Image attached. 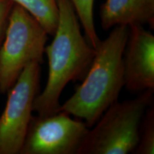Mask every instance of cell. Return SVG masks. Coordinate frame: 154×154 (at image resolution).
<instances>
[{
	"mask_svg": "<svg viewBox=\"0 0 154 154\" xmlns=\"http://www.w3.org/2000/svg\"><path fill=\"white\" fill-rule=\"evenodd\" d=\"M59 20L54 38L45 47L49 70L44 91L35 98L33 111L38 116L57 113L59 99L70 82L85 76L96 49L81 32L80 22L70 0H57Z\"/></svg>",
	"mask_w": 154,
	"mask_h": 154,
	"instance_id": "6da1fadb",
	"label": "cell"
},
{
	"mask_svg": "<svg viewBox=\"0 0 154 154\" xmlns=\"http://www.w3.org/2000/svg\"><path fill=\"white\" fill-rule=\"evenodd\" d=\"M128 34L129 26L119 25L100 42L82 84L58 111L82 119L91 128L117 101L124 86V53Z\"/></svg>",
	"mask_w": 154,
	"mask_h": 154,
	"instance_id": "7a4b0ae2",
	"label": "cell"
},
{
	"mask_svg": "<svg viewBox=\"0 0 154 154\" xmlns=\"http://www.w3.org/2000/svg\"><path fill=\"white\" fill-rule=\"evenodd\" d=\"M153 102V89L135 99L111 105L89 128L76 154H128L134 153L146 110Z\"/></svg>",
	"mask_w": 154,
	"mask_h": 154,
	"instance_id": "3957f363",
	"label": "cell"
},
{
	"mask_svg": "<svg viewBox=\"0 0 154 154\" xmlns=\"http://www.w3.org/2000/svg\"><path fill=\"white\" fill-rule=\"evenodd\" d=\"M0 47V93L9 91L31 62H43L48 33L26 9L14 4Z\"/></svg>",
	"mask_w": 154,
	"mask_h": 154,
	"instance_id": "277c9868",
	"label": "cell"
},
{
	"mask_svg": "<svg viewBox=\"0 0 154 154\" xmlns=\"http://www.w3.org/2000/svg\"><path fill=\"white\" fill-rule=\"evenodd\" d=\"M40 63L25 67L9 90L5 110L0 116V154L20 153L32 121L33 106L38 95Z\"/></svg>",
	"mask_w": 154,
	"mask_h": 154,
	"instance_id": "5b68a950",
	"label": "cell"
},
{
	"mask_svg": "<svg viewBox=\"0 0 154 154\" xmlns=\"http://www.w3.org/2000/svg\"><path fill=\"white\" fill-rule=\"evenodd\" d=\"M89 128L63 111L32 117L20 154H76Z\"/></svg>",
	"mask_w": 154,
	"mask_h": 154,
	"instance_id": "8992f818",
	"label": "cell"
},
{
	"mask_svg": "<svg viewBox=\"0 0 154 154\" xmlns=\"http://www.w3.org/2000/svg\"><path fill=\"white\" fill-rule=\"evenodd\" d=\"M124 86L131 92L154 89V36L143 25L129 26L124 53Z\"/></svg>",
	"mask_w": 154,
	"mask_h": 154,
	"instance_id": "52a82bcc",
	"label": "cell"
},
{
	"mask_svg": "<svg viewBox=\"0 0 154 154\" xmlns=\"http://www.w3.org/2000/svg\"><path fill=\"white\" fill-rule=\"evenodd\" d=\"M99 15L104 30L132 24H148L153 28L154 0H106Z\"/></svg>",
	"mask_w": 154,
	"mask_h": 154,
	"instance_id": "ba28073f",
	"label": "cell"
},
{
	"mask_svg": "<svg viewBox=\"0 0 154 154\" xmlns=\"http://www.w3.org/2000/svg\"><path fill=\"white\" fill-rule=\"evenodd\" d=\"M26 9L43 26L48 34H54L59 20L57 0H11Z\"/></svg>",
	"mask_w": 154,
	"mask_h": 154,
	"instance_id": "9c48e42d",
	"label": "cell"
},
{
	"mask_svg": "<svg viewBox=\"0 0 154 154\" xmlns=\"http://www.w3.org/2000/svg\"><path fill=\"white\" fill-rule=\"evenodd\" d=\"M77 17L84 29L85 37L88 43L96 49L101 42L96 33L94 18V0H70Z\"/></svg>",
	"mask_w": 154,
	"mask_h": 154,
	"instance_id": "30bf717a",
	"label": "cell"
},
{
	"mask_svg": "<svg viewBox=\"0 0 154 154\" xmlns=\"http://www.w3.org/2000/svg\"><path fill=\"white\" fill-rule=\"evenodd\" d=\"M150 106L143 116L140 128V137L134 153H154V108Z\"/></svg>",
	"mask_w": 154,
	"mask_h": 154,
	"instance_id": "8fae6325",
	"label": "cell"
},
{
	"mask_svg": "<svg viewBox=\"0 0 154 154\" xmlns=\"http://www.w3.org/2000/svg\"><path fill=\"white\" fill-rule=\"evenodd\" d=\"M14 4L11 0H0V45L5 38L9 17Z\"/></svg>",
	"mask_w": 154,
	"mask_h": 154,
	"instance_id": "7c38bea8",
	"label": "cell"
}]
</instances>
